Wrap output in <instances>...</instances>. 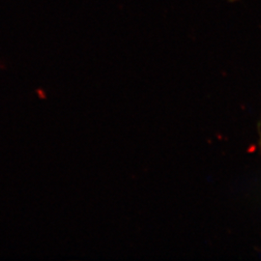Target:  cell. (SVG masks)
Listing matches in <instances>:
<instances>
[{"label":"cell","instance_id":"1","mask_svg":"<svg viewBox=\"0 0 261 261\" xmlns=\"http://www.w3.org/2000/svg\"><path fill=\"white\" fill-rule=\"evenodd\" d=\"M229 1H231V2H236L237 0H229Z\"/></svg>","mask_w":261,"mask_h":261}]
</instances>
